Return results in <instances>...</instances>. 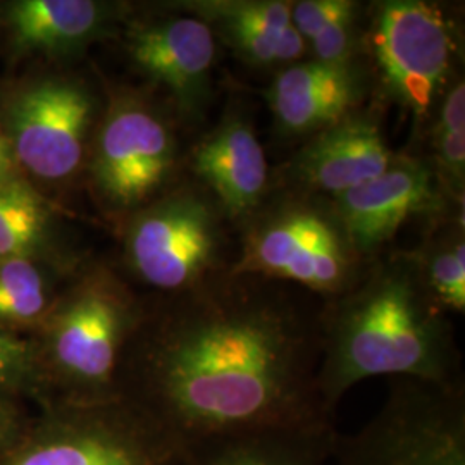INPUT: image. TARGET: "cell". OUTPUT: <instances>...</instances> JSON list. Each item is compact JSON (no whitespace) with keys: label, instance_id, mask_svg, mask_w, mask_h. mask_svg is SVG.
Masks as SVG:
<instances>
[{"label":"cell","instance_id":"obj_1","mask_svg":"<svg viewBox=\"0 0 465 465\" xmlns=\"http://www.w3.org/2000/svg\"><path fill=\"white\" fill-rule=\"evenodd\" d=\"M321 303L295 286L230 271L143 300L119 399L183 447L228 432L332 422L316 384Z\"/></svg>","mask_w":465,"mask_h":465},{"label":"cell","instance_id":"obj_2","mask_svg":"<svg viewBox=\"0 0 465 465\" xmlns=\"http://www.w3.org/2000/svg\"><path fill=\"white\" fill-rule=\"evenodd\" d=\"M464 384L451 316L432 299L411 250L372 259L349 292L321 303L317 393L332 417L340 400L371 378Z\"/></svg>","mask_w":465,"mask_h":465},{"label":"cell","instance_id":"obj_3","mask_svg":"<svg viewBox=\"0 0 465 465\" xmlns=\"http://www.w3.org/2000/svg\"><path fill=\"white\" fill-rule=\"evenodd\" d=\"M143 316V299L109 267L73 272L30 336L50 401L119 399V372Z\"/></svg>","mask_w":465,"mask_h":465},{"label":"cell","instance_id":"obj_4","mask_svg":"<svg viewBox=\"0 0 465 465\" xmlns=\"http://www.w3.org/2000/svg\"><path fill=\"white\" fill-rule=\"evenodd\" d=\"M369 262L353 247L330 197L272 186L236 232L230 272L284 282L328 302L349 292Z\"/></svg>","mask_w":465,"mask_h":465},{"label":"cell","instance_id":"obj_5","mask_svg":"<svg viewBox=\"0 0 465 465\" xmlns=\"http://www.w3.org/2000/svg\"><path fill=\"white\" fill-rule=\"evenodd\" d=\"M180 132L155 94L126 84L107 90L84 173L107 216L123 223L183 178Z\"/></svg>","mask_w":465,"mask_h":465},{"label":"cell","instance_id":"obj_6","mask_svg":"<svg viewBox=\"0 0 465 465\" xmlns=\"http://www.w3.org/2000/svg\"><path fill=\"white\" fill-rule=\"evenodd\" d=\"M119 224L128 272L153 297L183 293L232 269L236 232L211 193L186 174Z\"/></svg>","mask_w":465,"mask_h":465},{"label":"cell","instance_id":"obj_7","mask_svg":"<svg viewBox=\"0 0 465 465\" xmlns=\"http://www.w3.org/2000/svg\"><path fill=\"white\" fill-rule=\"evenodd\" d=\"M366 63L378 104L399 105L412 119L411 149L450 82L462 71L459 21L436 2H369Z\"/></svg>","mask_w":465,"mask_h":465},{"label":"cell","instance_id":"obj_8","mask_svg":"<svg viewBox=\"0 0 465 465\" xmlns=\"http://www.w3.org/2000/svg\"><path fill=\"white\" fill-rule=\"evenodd\" d=\"M183 445L130 401H49L0 453V465H180Z\"/></svg>","mask_w":465,"mask_h":465},{"label":"cell","instance_id":"obj_9","mask_svg":"<svg viewBox=\"0 0 465 465\" xmlns=\"http://www.w3.org/2000/svg\"><path fill=\"white\" fill-rule=\"evenodd\" d=\"M104 99L74 74L47 73L0 92V128L25 180L42 193L84 176Z\"/></svg>","mask_w":465,"mask_h":465},{"label":"cell","instance_id":"obj_10","mask_svg":"<svg viewBox=\"0 0 465 465\" xmlns=\"http://www.w3.org/2000/svg\"><path fill=\"white\" fill-rule=\"evenodd\" d=\"M336 465H465V386L395 380L361 431L338 436Z\"/></svg>","mask_w":465,"mask_h":465},{"label":"cell","instance_id":"obj_11","mask_svg":"<svg viewBox=\"0 0 465 465\" xmlns=\"http://www.w3.org/2000/svg\"><path fill=\"white\" fill-rule=\"evenodd\" d=\"M121 32L134 69L161 94L182 130H199L213 100L217 40L199 17L173 9L126 17Z\"/></svg>","mask_w":465,"mask_h":465},{"label":"cell","instance_id":"obj_12","mask_svg":"<svg viewBox=\"0 0 465 465\" xmlns=\"http://www.w3.org/2000/svg\"><path fill=\"white\" fill-rule=\"evenodd\" d=\"M353 247L366 261L388 252L403 226L443 216L455 205L445 195L431 163L420 152L403 150L380 176L331 199Z\"/></svg>","mask_w":465,"mask_h":465},{"label":"cell","instance_id":"obj_13","mask_svg":"<svg viewBox=\"0 0 465 465\" xmlns=\"http://www.w3.org/2000/svg\"><path fill=\"white\" fill-rule=\"evenodd\" d=\"M399 152L388 145L381 105L374 100L364 109L305 138L272 186L336 197L380 176Z\"/></svg>","mask_w":465,"mask_h":465},{"label":"cell","instance_id":"obj_14","mask_svg":"<svg viewBox=\"0 0 465 465\" xmlns=\"http://www.w3.org/2000/svg\"><path fill=\"white\" fill-rule=\"evenodd\" d=\"M184 174L211 193L234 232L272 190L266 150L238 104H232L184 153Z\"/></svg>","mask_w":465,"mask_h":465},{"label":"cell","instance_id":"obj_15","mask_svg":"<svg viewBox=\"0 0 465 465\" xmlns=\"http://www.w3.org/2000/svg\"><path fill=\"white\" fill-rule=\"evenodd\" d=\"M372 95L367 63L334 66L309 57L274 73L266 90L278 134L302 142L364 109Z\"/></svg>","mask_w":465,"mask_h":465},{"label":"cell","instance_id":"obj_16","mask_svg":"<svg viewBox=\"0 0 465 465\" xmlns=\"http://www.w3.org/2000/svg\"><path fill=\"white\" fill-rule=\"evenodd\" d=\"M132 11L124 2L15 0L2 7V21L15 55L57 61L119 34Z\"/></svg>","mask_w":465,"mask_h":465},{"label":"cell","instance_id":"obj_17","mask_svg":"<svg viewBox=\"0 0 465 465\" xmlns=\"http://www.w3.org/2000/svg\"><path fill=\"white\" fill-rule=\"evenodd\" d=\"M173 9L199 17L250 67L282 71L307 59V47L292 23V0H178Z\"/></svg>","mask_w":465,"mask_h":465},{"label":"cell","instance_id":"obj_18","mask_svg":"<svg viewBox=\"0 0 465 465\" xmlns=\"http://www.w3.org/2000/svg\"><path fill=\"white\" fill-rule=\"evenodd\" d=\"M334 422L217 434L184 445L180 465H328Z\"/></svg>","mask_w":465,"mask_h":465},{"label":"cell","instance_id":"obj_19","mask_svg":"<svg viewBox=\"0 0 465 465\" xmlns=\"http://www.w3.org/2000/svg\"><path fill=\"white\" fill-rule=\"evenodd\" d=\"M292 23L309 59L334 66L366 63V2L293 0Z\"/></svg>","mask_w":465,"mask_h":465},{"label":"cell","instance_id":"obj_20","mask_svg":"<svg viewBox=\"0 0 465 465\" xmlns=\"http://www.w3.org/2000/svg\"><path fill=\"white\" fill-rule=\"evenodd\" d=\"M66 267L28 255L0 259V331L30 338L63 290Z\"/></svg>","mask_w":465,"mask_h":465},{"label":"cell","instance_id":"obj_21","mask_svg":"<svg viewBox=\"0 0 465 465\" xmlns=\"http://www.w3.org/2000/svg\"><path fill=\"white\" fill-rule=\"evenodd\" d=\"M465 209L426 223L420 243L411 250L422 282L447 314L465 312Z\"/></svg>","mask_w":465,"mask_h":465},{"label":"cell","instance_id":"obj_22","mask_svg":"<svg viewBox=\"0 0 465 465\" xmlns=\"http://www.w3.org/2000/svg\"><path fill=\"white\" fill-rule=\"evenodd\" d=\"M428 150L420 152L445 195L455 205H465V80L460 71L438 100L431 119L420 136ZM419 140V142H420Z\"/></svg>","mask_w":465,"mask_h":465},{"label":"cell","instance_id":"obj_23","mask_svg":"<svg viewBox=\"0 0 465 465\" xmlns=\"http://www.w3.org/2000/svg\"><path fill=\"white\" fill-rule=\"evenodd\" d=\"M19 255L69 264L59 252L55 205L35 188L0 193V259Z\"/></svg>","mask_w":465,"mask_h":465},{"label":"cell","instance_id":"obj_24","mask_svg":"<svg viewBox=\"0 0 465 465\" xmlns=\"http://www.w3.org/2000/svg\"><path fill=\"white\" fill-rule=\"evenodd\" d=\"M0 391L34 407L49 403V390L32 338L0 331Z\"/></svg>","mask_w":465,"mask_h":465},{"label":"cell","instance_id":"obj_25","mask_svg":"<svg viewBox=\"0 0 465 465\" xmlns=\"http://www.w3.org/2000/svg\"><path fill=\"white\" fill-rule=\"evenodd\" d=\"M34 409L28 401L0 391V453L26 428Z\"/></svg>","mask_w":465,"mask_h":465},{"label":"cell","instance_id":"obj_26","mask_svg":"<svg viewBox=\"0 0 465 465\" xmlns=\"http://www.w3.org/2000/svg\"><path fill=\"white\" fill-rule=\"evenodd\" d=\"M30 188H34V186L25 180V176L17 169L16 161H15L11 147L7 143V138L0 128V193L2 192H21V190H30Z\"/></svg>","mask_w":465,"mask_h":465}]
</instances>
